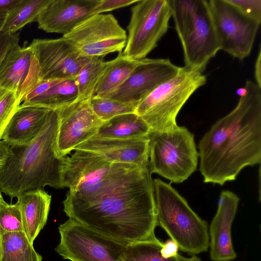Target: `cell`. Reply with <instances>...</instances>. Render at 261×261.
<instances>
[{"label":"cell","instance_id":"1","mask_svg":"<svg viewBox=\"0 0 261 261\" xmlns=\"http://www.w3.org/2000/svg\"><path fill=\"white\" fill-rule=\"evenodd\" d=\"M236 107L216 121L198 144L205 183L224 185L261 161V88L247 80Z\"/></svg>","mask_w":261,"mask_h":261},{"label":"cell","instance_id":"2","mask_svg":"<svg viewBox=\"0 0 261 261\" xmlns=\"http://www.w3.org/2000/svg\"><path fill=\"white\" fill-rule=\"evenodd\" d=\"M149 168L87 203L63 202L69 218L128 244L155 238L156 211Z\"/></svg>","mask_w":261,"mask_h":261},{"label":"cell","instance_id":"3","mask_svg":"<svg viewBox=\"0 0 261 261\" xmlns=\"http://www.w3.org/2000/svg\"><path fill=\"white\" fill-rule=\"evenodd\" d=\"M58 114L50 110L39 135L31 142L9 146L0 171V191L11 199L22 193L48 186L64 188L62 173L65 157L56 152Z\"/></svg>","mask_w":261,"mask_h":261},{"label":"cell","instance_id":"4","mask_svg":"<svg viewBox=\"0 0 261 261\" xmlns=\"http://www.w3.org/2000/svg\"><path fill=\"white\" fill-rule=\"evenodd\" d=\"M74 150L65 157L63 170V187L69 189L63 201L66 202H91L149 168L113 162L87 150Z\"/></svg>","mask_w":261,"mask_h":261},{"label":"cell","instance_id":"5","mask_svg":"<svg viewBox=\"0 0 261 261\" xmlns=\"http://www.w3.org/2000/svg\"><path fill=\"white\" fill-rule=\"evenodd\" d=\"M157 225L164 229L179 249L194 255L210 246L208 226L170 184L152 180Z\"/></svg>","mask_w":261,"mask_h":261},{"label":"cell","instance_id":"6","mask_svg":"<svg viewBox=\"0 0 261 261\" xmlns=\"http://www.w3.org/2000/svg\"><path fill=\"white\" fill-rule=\"evenodd\" d=\"M186 67L202 72L220 47L207 0H170Z\"/></svg>","mask_w":261,"mask_h":261},{"label":"cell","instance_id":"7","mask_svg":"<svg viewBox=\"0 0 261 261\" xmlns=\"http://www.w3.org/2000/svg\"><path fill=\"white\" fill-rule=\"evenodd\" d=\"M206 77L203 72L186 66L164 82L138 105L135 113L148 125L151 131L165 132L177 126L180 110L199 88Z\"/></svg>","mask_w":261,"mask_h":261},{"label":"cell","instance_id":"8","mask_svg":"<svg viewBox=\"0 0 261 261\" xmlns=\"http://www.w3.org/2000/svg\"><path fill=\"white\" fill-rule=\"evenodd\" d=\"M149 139V166L171 182L181 183L196 170L199 153L194 135L177 125L165 132L151 131Z\"/></svg>","mask_w":261,"mask_h":261},{"label":"cell","instance_id":"9","mask_svg":"<svg viewBox=\"0 0 261 261\" xmlns=\"http://www.w3.org/2000/svg\"><path fill=\"white\" fill-rule=\"evenodd\" d=\"M131 8L128 36L122 54L140 60L157 46L171 17L170 0H139Z\"/></svg>","mask_w":261,"mask_h":261},{"label":"cell","instance_id":"10","mask_svg":"<svg viewBox=\"0 0 261 261\" xmlns=\"http://www.w3.org/2000/svg\"><path fill=\"white\" fill-rule=\"evenodd\" d=\"M56 251L70 261H123L126 245L69 218L59 226Z\"/></svg>","mask_w":261,"mask_h":261},{"label":"cell","instance_id":"11","mask_svg":"<svg viewBox=\"0 0 261 261\" xmlns=\"http://www.w3.org/2000/svg\"><path fill=\"white\" fill-rule=\"evenodd\" d=\"M220 49L241 61L251 53L260 23L228 0L207 1Z\"/></svg>","mask_w":261,"mask_h":261},{"label":"cell","instance_id":"12","mask_svg":"<svg viewBox=\"0 0 261 261\" xmlns=\"http://www.w3.org/2000/svg\"><path fill=\"white\" fill-rule=\"evenodd\" d=\"M63 37L89 58L122 53L127 41L126 31L111 14H95Z\"/></svg>","mask_w":261,"mask_h":261},{"label":"cell","instance_id":"13","mask_svg":"<svg viewBox=\"0 0 261 261\" xmlns=\"http://www.w3.org/2000/svg\"><path fill=\"white\" fill-rule=\"evenodd\" d=\"M38 63L40 81L75 79L91 58L83 56L62 37L34 39L29 45Z\"/></svg>","mask_w":261,"mask_h":261},{"label":"cell","instance_id":"14","mask_svg":"<svg viewBox=\"0 0 261 261\" xmlns=\"http://www.w3.org/2000/svg\"><path fill=\"white\" fill-rule=\"evenodd\" d=\"M90 101L77 100L56 110L58 128L56 150L59 157H65L77 146L96 136L103 121L94 113Z\"/></svg>","mask_w":261,"mask_h":261},{"label":"cell","instance_id":"15","mask_svg":"<svg viewBox=\"0 0 261 261\" xmlns=\"http://www.w3.org/2000/svg\"><path fill=\"white\" fill-rule=\"evenodd\" d=\"M180 68L168 58L140 60L125 82L106 97L138 105L159 86L176 75Z\"/></svg>","mask_w":261,"mask_h":261},{"label":"cell","instance_id":"16","mask_svg":"<svg viewBox=\"0 0 261 261\" xmlns=\"http://www.w3.org/2000/svg\"><path fill=\"white\" fill-rule=\"evenodd\" d=\"M38 62L29 46L11 49L0 65V87L21 99L40 82Z\"/></svg>","mask_w":261,"mask_h":261},{"label":"cell","instance_id":"17","mask_svg":"<svg viewBox=\"0 0 261 261\" xmlns=\"http://www.w3.org/2000/svg\"><path fill=\"white\" fill-rule=\"evenodd\" d=\"M101 0H51L36 21L39 29L47 33L66 35L95 15Z\"/></svg>","mask_w":261,"mask_h":261},{"label":"cell","instance_id":"18","mask_svg":"<svg viewBox=\"0 0 261 261\" xmlns=\"http://www.w3.org/2000/svg\"><path fill=\"white\" fill-rule=\"evenodd\" d=\"M239 200L238 196L230 191L223 190L220 193L217 211L209 227L210 257L213 261H230L237 256L231 228Z\"/></svg>","mask_w":261,"mask_h":261},{"label":"cell","instance_id":"19","mask_svg":"<svg viewBox=\"0 0 261 261\" xmlns=\"http://www.w3.org/2000/svg\"><path fill=\"white\" fill-rule=\"evenodd\" d=\"M91 151L110 161L130 164L141 168L149 166L148 136L135 139H113L94 136L74 150Z\"/></svg>","mask_w":261,"mask_h":261},{"label":"cell","instance_id":"20","mask_svg":"<svg viewBox=\"0 0 261 261\" xmlns=\"http://www.w3.org/2000/svg\"><path fill=\"white\" fill-rule=\"evenodd\" d=\"M50 110L19 106L6 127L1 140L9 146L29 143L40 133Z\"/></svg>","mask_w":261,"mask_h":261},{"label":"cell","instance_id":"21","mask_svg":"<svg viewBox=\"0 0 261 261\" xmlns=\"http://www.w3.org/2000/svg\"><path fill=\"white\" fill-rule=\"evenodd\" d=\"M17 198L23 231L30 242L33 244L46 223L51 196L43 189H36L27 191Z\"/></svg>","mask_w":261,"mask_h":261},{"label":"cell","instance_id":"22","mask_svg":"<svg viewBox=\"0 0 261 261\" xmlns=\"http://www.w3.org/2000/svg\"><path fill=\"white\" fill-rule=\"evenodd\" d=\"M140 60L128 58L120 53L113 60L106 62L93 96L106 97L115 91L127 79Z\"/></svg>","mask_w":261,"mask_h":261},{"label":"cell","instance_id":"23","mask_svg":"<svg viewBox=\"0 0 261 261\" xmlns=\"http://www.w3.org/2000/svg\"><path fill=\"white\" fill-rule=\"evenodd\" d=\"M151 129L135 113L115 116L103 121L96 136L113 139H135L147 137Z\"/></svg>","mask_w":261,"mask_h":261},{"label":"cell","instance_id":"24","mask_svg":"<svg viewBox=\"0 0 261 261\" xmlns=\"http://www.w3.org/2000/svg\"><path fill=\"white\" fill-rule=\"evenodd\" d=\"M78 98L75 79L61 80L40 95L21 103L20 106H33L57 110L74 102Z\"/></svg>","mask_w":261,"mask_h":261},{"label":"cell","instance_id":"25","mask_svg":"<svg viewBox=\"0 0 261 261\" xmlns=\"http://www.w3.org/2000/svg\"><path fill=\"white\" fill-rule=\"evenodd\" d=\"M51 0H19L8 11L2 31L16 33L27 24L36 21Z\"/></svg>","mask_w":261,"mask_h":261},{"label":"cell","instance_id":"26","mask_svg":"<svg viewBox=\"0 0 261 261\" xmlns=\"http://www.w3.org/2000/svg\"><path fill=\"white\" fill-rule=\"evenodd\" d=\"M3 255L1 261H42L24 231L2 235Z\"/></svg>","mask_w":261,"mask_h":261},{"label":"cell","instance_id":"27","mask_svg":"<svg viewBox=\"0 0 261 261\" xmlns=\"http://www.w3.org/2000/svg\"><path fill=\"white\" fill-rule=\"evenodd\" d=\"M163 243L156 237L126 245L123 261H184L185 257L178 254L165 258L161 254Z\"/></svg>","mask_w":261,"mask_h":261},{"label":"cell","instance_id":"28","mask_svg":"<svg viewBox=\"0 0 261 261\" xmlns=\"http://www.w3.org/2000/svg\"><path fill=\"white\" fill-rule=\"evenodd\" d=\"M105 66L106 62L100 57L91 58L83 66L75 77L78 89L77 100L91 98Z\"/></svg>","mask_w":261,"mask_h":261},{"label":"cell","instance_id":"29","mask_svg":"<svg viewBox=\"0 0 261 261\" xmlns=\"http://www.w3.org/2000/svg\"><path fill=\"white\" fill-rule=\"evenodd\" d=\"M90 105L97 116L103 121L122 114L135 113L137 105L123 103L106 97L93 96Z\"/></svg>","mask_w":261,"mask_h":261},{"label":"cell","instance_id":"30","mask_svg":"<svg viewBox=\"0 0 261 261\" xmlns=\"http://www.w3.org/2000/svg\"><path fill=\"white\" fill-rule=\"evenodd\" d=\"M23 231L21 214L17 203L8 204L4 200L0 203V233Z\"/></svg>","mask_w":261,"mask_h":261},{"label":"cell","instance_id":"31","mask_svg":"<svg viewBox=\"0 0 261 261\" xmlns=\"http://www.w3.org/2000/svg\"><path fill=\"white\" fill-rule=\"evenodd\" d=\"M21 103V99L10 90L0 87V141L11 118Z\"/></svg>","mask_w":261,"mask_h":261},{"label":"cell","instance_id":"32","mask_svg":"<svg viewBox=\"0 0 261 261\" xmlns=\"http://www.w3.org/2000/svg\"><path fill=\"white\" fill-rule=\"evenodd\" d=\"M242 13L261 23L260 0H228Z\"/></svg>","mask_w":261,"mask_h":261},{"label":"cell","instance_id":"33","mask_svg":"<svg viewBox=\"0 0 261 261\" xmlns=\"http://www.w3.org/2000/svg\"><path fill=\"white\" fill-rule=\"evenodd\" d=\"M19 33H0V65L7 53L19 45Z\"/></svg>","mask_w":261,"mask_h":261},{"label":"cell","instance_id":"34","mask_svg":"<svg viewBox=\"0 0 261 261\" xmlns=\"http://www.w3.org/2000/svg\"><path fill=\"white\" fill-rule=\"evenodd\" d=\"M139 0H101L95 9V14L109 12L136 4Z\"/></svg>","mask_w":261,"mask_h":261},{"label":"cell","instance_id":"35","mask_svg":"<svg viewBox=\"0 0 261 261\" xmlns=\"http://www.w3.org/2000/svg\"><path fill=\"white\" fill-rule=\"evenodd\" d=\"M178 249L176 242L170 239L163 244L160 252L163 257L169 258L176 256Z\"/></svg>","mask_w":261,"mask_h":261},{"label":"cell","instance_id":"36","mask_svg":"<svg viewBox=\"0 0 261 261\" xmlns=\"http://www.w3.org/2000/svg\"><path fill=\"white\" fill-rule=\"evenodd\" d=\"M254 76L256 85L261 88V48L259 46V49L255 63Z\"/></svg>","mask_w":261,"mask_h":261},{"label":"cell","instance_id":"37","mask_svg":"<svg viewBox=\"0 0 261 261\" xmlns=\"http://www.w3.org/2000/svg\"><path fill=\"white\" fill-rule=\"evenodd\" d=\"M9 152V146L3 141H0V171L4 165Z\"/></svg>","mask_w":261,"mask_h":261},{"label":"cell","instance_id":"38","mask_svg":"<svg viewBox=\"0 0 261 261\" xmlns=\"http://www.w3.org/2000/svg\"><path fill=\"white\" fill-rule=\"evenodd\" d=\"M19 0H0V12L9 11Z\"/></svg>","mask_w":261,"mask_h":261},{"label":"cell","instance_id":"39","mask_svg":"<svg viewBox=\"0 0 261 261\" xmlns=\"http://www.w3.org/2000/svg\"><path fill=\"white\" fill-rule=\"evenodd\" d=\"M8 11L0 12V33L2 31Z\"/></svg>","mask_w":261,"mask_h":261},{"label":"cell","instance_id":"40","mask_svg":"<svg viewBox=\"0 0 261 261\" xmlns=\"http://www.w3.org/2000/svg\"><path fill=\"white\" fill-rule=\"evenodd\" d=\"M184 261H201V259L195 255H192L191 257H185Z\"/></svg>","mask_w":261,"mask_h":261},{"label":"cell","instance_id":"41","mask_svg":"<svg viewBox=\"0 0 261 261\" xmlns=\"http://www.w3.org/2000/svg\"><path fill=\"white\" fill-rule=\"evenodd\" d=\"M3 255V245H2V238L0 233V261H1Z\"/></svg>","mask_w":261,"mask_h":261},{"label":"cell","instance_id":"42","mask_svg":"<svg viewBox=\"0 0 261 261\" xmlns=\"http://www.w3.org/2000/svg\"><path fill=\"white\" fill-rule=\"evenodd\" d=\"M4 200V199H3V197L2 196V195L1 194V192L0 191V203L3 201Z\"/></svg>","mask_w":261,"mask_h":261}]
</instances>
